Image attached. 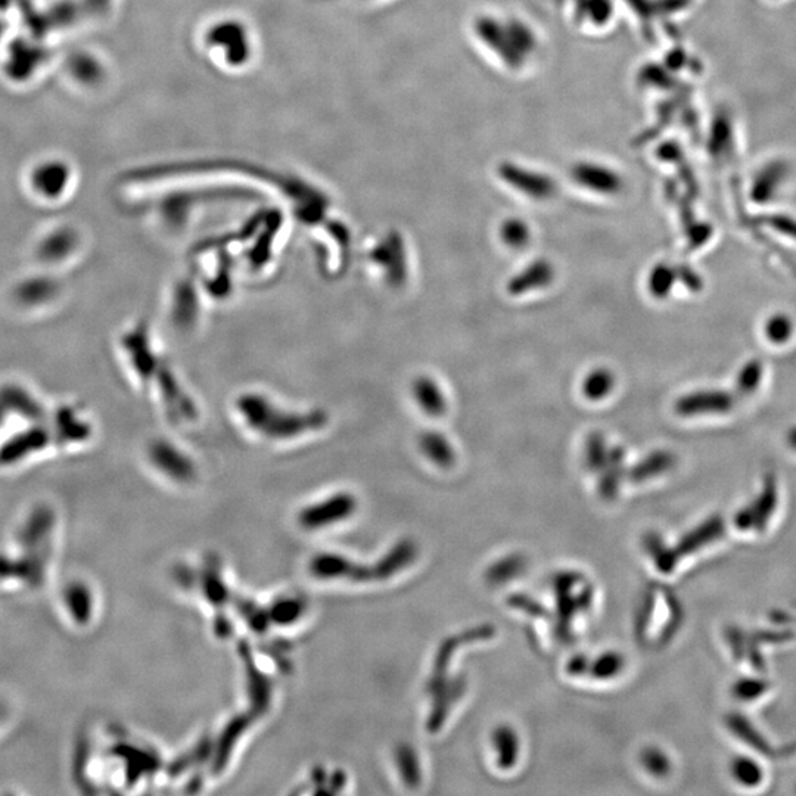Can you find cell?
Returning <instances> with one entry per match:
<instances>
[{
  "label": "cell",
  "mask_w": 796,
  "mask_h": 796,
  "mask_svg": "<svg viewBox=\"0 0 796 796\" xmlns=\"http://www.w3.org/2000/svg\"><path fill=\"white\" fill-rule=\"evenodd\" d=\"M39 521L26 519L8 546L0 547V590L39 589L48 564L46 537Z\"/></svg>",
  "instance_id": "1"
},
{
  "label": "cell",
  "mask_w": 796,
  "mask_h": 796,
  "mask_svg": "<svg viewBox=\"0 0 796 796\" xmlns=\"http://www.w3.org/2000/svg\"><path fill=\"white\" fill-rule=\"evenodd\" d=\"M235 413L248 431L269 440H288L306 431L322 428L326 416L322 412H301L282 409L266 394L245 393L235 401Z\"/></svg>",
  "instance_id": "2"
},
{
  "label": "cell",
  "mask_w": 796,
  "mask_h": 796,
  "mask_svg": "<svg viewBox=\"0 0 796 796\" xmlns=\"http://www.w3.org/2000/svg\"><path fill=\"white\" fill-rule=\"evenodd\" d=\"M71 182L73 173L67 164L59 160L40 161L27 174V192L39 204L55 205L68 197Z\"/></svg>",
  "instance_id": "3"
},
{
  "label": "cell",
  "mask_w": 796,
  "mask_h": 796,
  "mask_svg": "<svg viewBox=\"0 0 796 796\" xmlns=\"http://www.w3.org/2000/svg\"><path fill=\"white\" fill-rule=\"evenodd\" d=\"M82 248V238L70 226L46 229L33 245V254L40 267L46 270L61 269L76 260Z\"/></svg>",
  "instance_id": "4"
},
{
  "label": "cell",
  "mask_w": 796,
  "mask_h": 796,
  "mask_svg": "<svg viewBox=\"0 0 796 796\" xmlns=\"http://www.w3.org/2000/svg\"><path fill=\"white\" fill-rule=\"evenodd\" d=\"M736 406V396L721 388H704L677 398L674 412L682 418L696 416L726 415Z\"/></svg>",
  "instance_id": "5"
},
{
  "label": "cell",
  "mask_w": 796,
  "mask_h": 796,
  "mask_svg": "<svg viewBox=\"0 0 796 796\" xmlns=\"http://www.w3.org/2000/svg\"><path fill=\"white\" fill-rule=\"evenodd\" d=\"M369 258L385 272V281L393 288H398L407 279L406 247L403 236L398 232H390L370 250Z\"/></svg>",
  "instance_id": "6"
},
{
  "label": "cell",
  "mask_w": 796,
  "mask_h": 796,
  "mask_svg": "<svg viewBox=\"0 0 796 796\" xmlns=\"http://www.w3.org/2000/svg\"><path fill=\"white\" fill-rule=\"evenodd\" d=\"M500 176L518 191L524 192L528 197L547 199L553 197L556 186L549 177L530 171L518 169L515 166H505L500 169Z\"/></svg>",
  "instance_id": "7"
},
{
  "label": "cell",
  "mask_w": 796,
  "mask_h": 796,
  "mask_svg": "<svg viewBox=\"0 0 796 796\" xmlns=\"http://www.w3.org/2000/svg\"><path fill=\"white\" fill-rule=\"evenodd\" d=\"M776 503V480H774V477H767L763 491L755 500L754 505L746 506L736 515V527L748 530V528L757 525L758 528H761V525L766 524L767 519L770 518L771 512L776 508Z\"/></svg>",
  "instance_id": "8"
},
{
  "label": "cell",
  "mask_w": 796,
  "mask_h": 796,
  "mask_svg": "<svg viewBox=\"0 0 796 796\" xmlns=\"http://www.w3.org/2000/svg\"><path fill=\"white\" fill-rule=\"evenodd\" d=\"M553 279H555V267L550 261L541 258L528 264L524 270L513 276L508 282V292L511 295L527 294L552 284Z\"/></svg>",
  "instance_id": "9"
},
{
  "label": "cell",
  "mask_w": 796,
  "mask_h": 796,
  "mask_svg": "<svg viewBox=\"0 0 796 796\" xmlns=\"http://www.w3.org/2000/svg\"><path fill=\"white\" fill-rule=\"evenodd\" d=\"M572 177L578 185L600 194H617L623 188V180L614 171L592 164H580L575 167Z\"/></svg>",
  "instance_id": "10"
},
{
  "label": "cell",
  "mask_w": 796,
  "mask_h": 796,
  "mask_svg": "<svg viewBox=\"0 0 796 796\" xmlns=\"http://www.w3.org/2000/svg\"><path fill=\"white\" fill-rule=\"evenodd\" d=\"M676 462V456L670 450H655L637 462L628 472V477L633 483H645V481L652 480V478L673 469Z\"/></svg>",
  "instance_id": "11"
},
{
  "label": "cell",
  "mask_w": 796,
  "mask_h": 796,
  "mask_svg": "<svg viewBox=\"0 0 796 796\" xmlns=\"http://www.w3.org/2000/svg\"><path fill=\"white\" fill-rule=\"evenodd\" d=\"M413 397L422 410L429 416L444 415L447 410V401L437 382L429 376H419L413 382Z\"/></svg>",
  "instance_id": "12"
},
{
  "label": "cell",
  "mask_w": 796,
  "mask_h": 796,
  "mask_svg": "<svg viewBox=\"0 0 796 796\" xmlns=\"http://www.w3.org/2000/svg\"><path fill=\"white\" fill-rule=\"evenodd\" d=\"M600 472H602L600 493L605 497L615 496L626 475V452L623 447H612L609 450L608 459Z\"/></svg>",
  "instance_id": "13"
},
{
  "label": "cell",
  "mask_w": 796,
  "mask_h": 796,
  "mask_svg": "<svg viewBox=\"0 0 796 796\" xmlns=\"http://www.w3.org/2000/svg\"><path fill=\"white\" fill-rule=\"evenodd\" d=\"M419 446L429 460L441 468H449L455 462L456 455L449 440L437 431H427L419 438Z\"/></svg>",
  "instance_id": "14"
},
{
  "label": "cell",
  "mask_w": 796,
  "mask_h": 796,
  "mask_svg": "<svg viewBox=\"0 0 796 796\" xmlns=\"http://www.w3.org/2000/svg\"><path fill=\"white\" fill-rule=\"evenodd\" d=\"M615 388V375L606 368L592 370L583 382L584 397L600 401L609 396Z\"/></svg>",
  "instance_id": "15"
},
{
  "label": "cell",
  "mask_w": 796,
  "mask_h": 796,
  "mask_svg": "<svg viewBox=\"0 0 796 796\" xmlns=\"http://www.w3.org/2000/svg\"><path fill=\"white\" fill-rule=\"evenodd\" d=\"M677 282H679V279H677L676 267L668 263L656 264L651 273H649V292H651L652 297L664 300L673 292Z\"/></svg>",
  "instance_id": "16"
},
{
  "label": "cell",
  "mask_w": 796,
  "mask_h": 796,
  "mask_svg": "<svg viewBox=\"0 0 796 796\" xmlns=\"http://www.w3.org/2000/svg\"><path fill=\"white\" fill-rule=\"evenodd\" d=\"M764 378V365L761 360L751 359L739 369L736 375L735 390L740 397H749L760 388Z\"/></svg>",
  "instance_id": "17"
},
{
  "label": "cell",
  "mask_w": 796,
  "mask_h": 796,
  "mask_svg": "<svg viewBox=\"0 0 796 796\" xmlns=\"http://www.w3.org/2000/svg\"><path fill=\"white\" fill-rule=\"evenodd\" d=\"M795 334V322L789 314L774 313L764 323V335L771 344H788Z\"/></svg>",
  "instance_id": "18"
},
{
  "label": "cell",
  "mask_w": 796,
  "mask_h": 796,
  "mask_svg": "<svg viewBox=\"0 0 796 796\" xmlns=\"http://www.w3.org/2000/svg\"><path fill=\"white\" fill-rule=\"evenodd\" d=\"M730 771H732L733 779L740 786H746V788H754L763 780V770H761L760 764L749 757L735 758L730 766Z\"/></svg>",
  "instance_id": "19"
},
{
  "label": "cell",
  "mask_w": 796,
  "mask_h": 796,
  "mask_svg": "<svg viewBox=\"0 0 796 796\" xmlns=\"http://www.w3.org/2000/svg\"><path fill=\"white\" fill-rule=\"evenodd\" d=\"M609 449L606 447V440L602 432L595 431L587 437L586 441V465L592 472L602 471L606 459H608Z\"/></svg>",
  "instance_id": "20"
},
{
  "label": "cell",
  "mask_w": 796,
  "mask_h": 796,
  "mask_svg": "<svg viewBox=\"0 0 796 796\" xmlns=\"http://www.w3.org/2000/svg\"><path fill=\"white\" fill-rule=\"evenodd\" d=\"M500 236H502L503 242L508 247L513 248V250H521V248L527 247L528 242H530L531 232L527 223L522 222V220L511 219L503 223L502 229H500Z\"/></svg>",
  "instance_id": "21"
},
{
  "label": "cell",
  "mask_w": 796,
  "mask_h": 796,
  "mask_svg": "<svg viewBox=\"0 0 796 796\" xmlns=\"http://www.w3.org/2000/svg\"><path fill=\"white\" fill-rule=\"evenodd\" d=\"M721 525H723V522L718 516L711 518L707 524L702 525L701 528L695 531L689 541H684V552H692L695 547L701 546V544L704 546V544L717 539V536L721 534Z\"/></svg>",
  "instance_id": "22"
},
{
  "label": "cell",
  "mask_w": 796,
  "mask_h": 796,
  "mask_svg": "<svg viewBox=\"0 0 796 796\" xmlns=\"http://www.w3.org/2000/svg\"><path fill=\"white\" fill-rule=\"evenodd\" d=\"M676 270L677 279H679L684 288H687V291L699 292L704 288V281L692 267L687 266V264H679V266H676Z\"/></svg>",
  "instance_id": "23"
},
{
  "label": "cell",
  "mask_w": 796,
  "mask_h": 796,
  "mask_svg": "<svg viewBox=\"0 0 796 796\" xmlns=\"http://www.w3.org/2000/svg\"><path fill=\"white\" fill-rule=\"evenodd\" d=\"M687 241H689L690 250L701 248L702 245L707 244L708 239L711 238L712 230L710 226L704 223H693L686 229Z\"/></svg>",
  "instance_id": "24"
},
{
  "label": "cell",
  "mask_w": 796,
  "mask_h": 796,
  "mask_svg": "<svg viewBox=\"0 0 796 796\" xmlns=\"http://www.w3.org/2000/svg\"><path fill=\"white\" fill-rule=\"evenodd\" d=\"M766 225L770 226L776 230V232L782 233V235L788 236V238L796 239V220L791 219L788 216H770L767 217Z\"/></svg>",
  "instance_id": "25"
},
{
  "label": "cell",
  "mask_w": 796,
  "mask_h": 796,
  "mask_svg": "<svg viewBox=\"0 0 796 796\" xmlns=\"http://www.w3.org/2000/svg\"><path fill=\"white\" fill-rule=\"evenodd\" d=\"M646 767L654 771V774H665L668 770V760L658 751H651L645 757Z\"/></svg>",
  "instance_id": "26"
},
{
  "label": "cell",
  "mask_w": 796,
  "mask_h": 796,
  "mask_svg": "<svg viewBox=\"0 0 796 796\" xmlns=\"http://www.w3.org/2000/svg\"><path fill=\"white\" fill-rule=\"evenodd\" d=\"M786 441H788V446L796 452V425L789 429L788 434H786Z\"/></svg>",
  "instance_id": "27"
}]
</instances>
